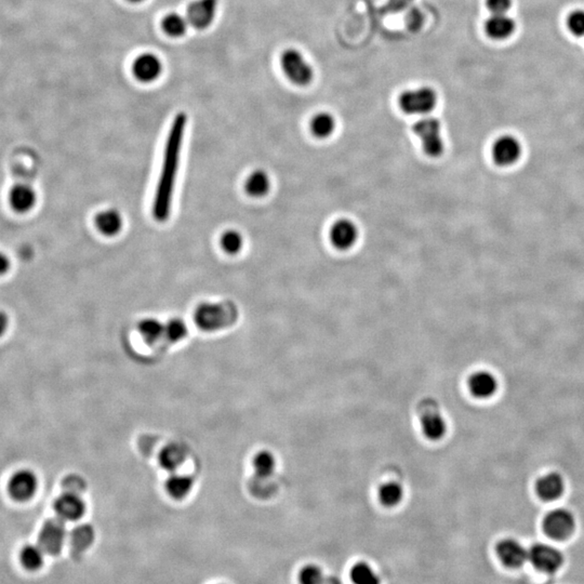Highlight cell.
I'll list each match as a JSON object with an SVG mask.
<instances>
[{"instance_id": "1", "label": "cell", "mask_w": 584, "mask_h": 584, "mask_svg": "<svg viewBox=\"0 0 584 584\" xmlns=\"http://www.w3.org/2000/svg\"><path fill=\"white\" fill-rule=\"evenodd\" d=\"M188 126V116L184 113L176 114L166 139L161 171L156 184L153 197L152 213L157 222L167 221L171 216L176 179L180 170L182 157L185 129Z\"/></svg>"}, {"instance_id": "2", "label": "cell", "mask_w": 584, "mask_h": 584, "mask_svg": "<svg viewBox=\"0 0 584 584\" xmlns=\"http://www.w3.org/2000/svg\"><path fill=\"white\" fill-rule=\"evenodd\" d=\"M237 317L238 311L232 302L201 303L194 312V322L203 331H218L230 327Z\"/></svg>"}, {"instance_id": "3", "label": "cell", "mask_w": 584, "mask_h": 584, "mask_svg": "<svg viewBox=\"0 0 584 584\" xmlns=\"http://www.w3.org/2000/svg\"><path fill=\"white\" fill-rule=\"evenodd\" d=\"M525 156L523 140L512 134H503L497 137L490 145V157L492 163L499 168L516 167Z\"/></svg>"}, {"instance_id": "4", "label": "cell", "mask_w": 584, "mask_h": 584, "mask_svg": "<svg viewBox=\"0 0 584 584\" xmlns=\"http://www.w3.org/2000/svg\"><path fill=\"white\" fill-rule=\"evenodd\" d=\"M413 132L421 141L422 149L428 156L437 158L444 153L445 143L440 120L424 116L415 122Z\"/></svg>"}, {"instance_id": "5", "label": "cell", "mask_w": 584, "mask_h": 584, "mask_svg": "<svg viewBox=\"0 0 584 584\" xmlns=\"http://www.w3.org/2000/svg\"><path fill=\"white\" fill-rule=\"evenodd\" d=\"M437 95L430 87L405 91L398 97V105L408 115L425 116L435 109Z\"/></svg>"}, {"instance_id": "6", "label": "cell", "mask_w": 584, "mask_h": 584, "mask_svg": "<svg viewBox=\"0 0 584 584\" xmlns=\"http://www.w3.org/2000/svg\"><path fill=\"white\" fill-rule=\"evenodd\" d=\"M280 65L287 78L297 86H307L313 80V68L298 50H285L280 57Z\"/></svg>"}, {"instance_id": "7", "label": "cell", "mask_w": 584, "mask_h": 584, "mask_svg": "<svg viewBox=\"0 0 584 584\" xmlns=\"http://www.w3.org/2000/svg\"><path fill=\"white\" fill-rule=\"evenodd\" d=\"M528 560L537 570L544 573H555L564 564V555L554 546L536 543L528 550Z\"/></svg>"}, {"instance_id": "8", "label": "cell", "mask_w": 584, "mask_h": 584, "mask_svg": "<svg viewBox=\"0 0 584 584\" xmlns=\"http://www.w3.org/2000/svg\"><path fill=\"white\" fill-rule=\"evenodd\" d=\"M66 539V527L64 521L50 519L43 524L39 531L38 546L48 555H58L63 548Z\"/></svg>"}, {"instance_id": "9", "label": "cell", "mask_w": 584, "mask_h": 584, "mask_svg": "<svg viewBox=\"0 0 584 584\" xmlns=\"http://www.w3.org/2000/svg\"><path fill=\"white\" fill-rule=\"evenodd\" d=\"M575 519L573 513L566 509H557L546 515L543 529L548 537L555 540H565L573 533Z\"/></svg>"}, {"instance_id": "10", "label": "cell", "mask_w": 584, "mask_h": 584, "mask_svg": "<svg viewBox=\"0 0 584 584\" xmlns=\"http://www.w3.org/2000/svg\"><path fill=\"white\" fill-rule=\"evenodd\" d=\"M10 208L18 215H25L34 210L38 203V194L32 185L18 183L14 185L8 193Z\"/></svg>"}, {"instance_id": "11", "label": "cell", "mask_w": 584, "mask_h": 584, "mask_svg": "<svg viewBox=\"0 0 584 584\" xmlns=\"http://www.w3.org/2000/svg\"><path fill=\"white\" fill-rule=\"evenodd\" d=\"M218 0H194L186 11V20L196 30L209 28L215 20Z\"/></svg>"}, {"instance_id": "12", "label": "cell", "mask_w": 584, "mask_h": 584, "mask_svg": "<svg viewBox=\"0 0 584 584\" xmlns=\"http://www.w3.org/2000/svg\"><path fill=\"white\" fill-rule=\"evenodd\" d=\"M38 487V479L30 469H21L12 475L8 484L10 496L14 500L24 502L33 498Z\"/></svg>"}, {"instance_id": "13", "label": "cell", "mask_w": 584, "mask_h": 584, "mask_svg": "<svg viewBox=\"0 0 584 584\" xmlns=\"http://www.w3.org/2000/svg\"><path fill=\"white\" fill-rule=\"evenodd\" d=\"M163 73L161 60L154 53H142L132 63V74L143 84H151L157 80Z\"/></svg>"}, {"instance_id": "14", "label": "cell", "mask_w": 584, "mask_h": 584, "mask_svg": "<svg viewBox=\"0 0 584 584\" xmlns=\"http://www.w3.org/2000/svg\"><path fill=\"white\" fill-rule=\"evenodd\" d=\"M497 556L504 566L519 568L528 561V550L515 539L501 540L496 546Z\"/></svg>"}, {"instance_id": "15", "label": "cell", "mask_w": 584, "mask_h": 584, "mask_svg": "<svg viewBox=\"0 0 584 584\" xmlns=\"http://www.w3.org/2000/svg\"><path fill=\"white\" fill-rule=\"evenodd\" d=\"M359 235V228L354 222L349 219H340L334 222L330 228V242L336 249L348 250L356 244Z\"/></svg>"}, {"instance_id": "16", "label": "cell", "mask_w": 584, "mask_h": 584, "mask_svg": "<svg viewBox=\"0 0 584 584\" xmlns=\"http://www.w3.org/2000/svg\"><path fill=\"white\" fill-rule=\"evenodd\" d=\"M58 517L64 521H74L84 516L86 506L78 494L65 492L55 502Z\"/></svg>"}, {"instance_id": "17", "label": "cell", "mask_w": 584, "mask_h": 584, "mask_svg": "<svg viewBox=\"0 0 584 584\" xmlns=\"http://www.w3.org/2000/svg\"><path fill=\"white\" fill-rule=\"evenodd\" d=\"M95 226L100 234L105 237H115L124 228V218L118 210L109 208L97 212L95 216Z\"/></svg>"}, {"instance_id": "18", "label": "cell", "mask_w": 584, "mask_h": 584, "mask_svg": "<svg viewBox=\"0 0 584 584\" xmlns=\"http://www.w3.org/2000/svg\"><path fill=\"white\" fill-rule=\"evenodd\" d=\"M421 429L428 440L437 442L446 435L447 422L440 411L429 410L422 415Z\"/></svg>"}, {"instance_id": "19", "label": "cell", "mask_w": 584, "mask_h": 584, "mask_svg": "<svg viewBox=\"0 0 584 584\" xmlns=\"http://www.w3.org/2000/svg\"><path fill=\"white\" fill-rule=\"evenodd\" d=\"M469 388L474 396L485 400L497 392L498 381L496 377L488 371H477L469 378Z\"/></svg>"}, {"instance_id": "20", "label": "cell", "mask_w": 584, "mask_h": 584, "mask_svg": "<svg viewBox=\"0 0 584 584\" xmlns=\"http://www.w3.org/2000/svg\"><path fill=\"white\" fill-rule=\"evenodd\" d=\"M271 189V176L264 170H255L245 180V192L253 198H263L269 194Z\"/></svg>"}, {"instance_id": "21", "label": "cell", "mask_w": 584, "mask_h": 584, "mask_svg": "<svg viewBox=\"0 0 584 584\" xmlns=\"http://www.w3.org/2000/svg\"><path fill=\"white\" fill-rule=\"evenodd\" d=\"M565 483L558 473L546 474L537 484L538 494L543 500L552 501L560 498L564 492Z\"/></svg>"}, {"instance_id": "22", "label": "cell", "mask_w": 584, "mask_h": 584, "mask_svg": "<svg viewBox=\"0 0 584 584\" xmlns=\"http://www.w3.org/2000/svg\"><path fill=\"white\" fill-rule=\"evenodd\" d=\"M488 36L494 39H504L511 36L515 30V23L506 14H494L485 25Z\"/></svg>"}, {"instance_id": "23", "label": "cell", "mask_w": 584, "mask_h": 584, "mask_svg": "<svg viewBox=\"0 0 584 584\" xmlns=\"http://www.w3.org/2000/svg\"><path fill=\"white\" fill-rule=\"evenodd\" d=\"M95 529L92 526L79 525L72 530L70 535V546L76 553H82L90 548L91 544L95 541Z\"/></svg>"}, {"instance_id": "24", "label": "cell", "mask_w": 584, "mask_h": 584, "mask_svg": "<svg viewBox=\"0 0 584 584\" xmlns=\"http://www.w3.org/2000/svg\"><path fill=\"white\" fill-rule=\"evenodd\" d=\"M336 120L331 114L322 112L311 120L312 134L318 139L329 138L336 130Z\"/></svg>"}, {"instance_id": "25", "label": "cell", "mask_w": 584, "mask_h": 584, "mask_svg": "<svg viewBox=\"0 0 584 584\" xmlns=\"http://www.w3.org/2000/svg\"><path fill=\"white\" fill-rule=\"evenodd\" d=\"M45 554L46 553L43 552V548L38 544H28L21 550V564L28 570H38L43 565Z\"/></svg>"}, {"instance_id": "26", "label": "cell", "mask_w": 584, "mask_h": 584, "mask_svg": "<svg viewBox=\"0 0 584 584\" xmlns=\"http://www.w3.org/2000/svg\"><path fill=\"white\" fill-rule=\"evenodd\" d=\"M186 458V452L179 445H169L161 450L159 455V463L168 471L178 469Z\"/></svg>"}, {"instance_id": "27", "label": "cell", "mask_w": 584, "mask_h": 584, "mask_svg": "<svg viewBox=\"0 0 584 584\" xmlns=\"http://www.w3.org/2000/svg\"><path fill=\"white\" fill-rule=\"evenodd\" d=\"M404 499V488L397 482H388L379 489V500L384 506L393 508L402 502Z\"/></svg>"}, {"instance_id": "28", "label": "cell", "mask_w": 584, "mask_h": 584, "mask_svg": "<svg viewBox=\"0 0 584 584\" xmlns=\"http://www.w3.org/2000/svg\"><path fill=\"white\" fill-rule=\"evenodd\" d=\"M220 247L226 255H236L244 247V236L240 230L228 228L220 236Z\"/></svg>"}, {"instance_id": "29", "label": "cell", "mask_w": 584, "mask_h": 584, "mask_svg": "<svg viewBox=\"0 0 584 584\" xmlns=\"http://www.w3.org/2000/svg\"><path fill=\"white\" fill-rule=\"evenodd\" d=\"M350 577L354 584H381L379 575L365 562L355 564L351 569Z\"/></svg>"}, {"instance_id": "30", "label": "cell", "mask_w": 584, "mask_h": 584, "mask_svg": "<svg viewBox=\"0 0 584 584\" xmlns=\"http://www.w3.org/2000/svg\"><path fill=\"white\" fill-rule=\"evenodd\" d=\"M189 22L186 18L179 14H169L161 21L164 32L170 37H182L188 31Z\"/></svg>"}, {"instance_id": "31", "label": "cell", "mask_w": 584, "mask_h": 584, "mask_svg": "<svg viewBox=\"0 0 584 584\" xmlns=\"http://www.w3.org/2000/svg\"><path fill=\"white\" fill-rule=\"evenodd\" d=\"M192 487V479L185 475L171 476L166 483L168 494L174 499H183L188 496Z\"/></svg>"}, {"instance_id": "32", "label": "cell", "mask_w": 584, "mask_h": 584, "mask_svg": "<svg viewBox=\"0 0 584 584\" xmlns=\"http://www.w3.org/2000/svg\"><path fill=\"white\" fill-rule=\"evenodd\" d=\"M253 469L260 479H267L275 471V457L269 451H261L253 458Z\"/></svg>"}, {"instance_id": "33", "label": "cell", "mask_w": 584, "mask_h": 584, "mask_svg": "<svg viewBox=\"0 0 584 584\" xmlns=\"http://www.w3.org/2000/svg\"><path fill=\"white\" fill-rule=\"evenodd\" d=\"M139 332L147 343H155L165 334V326L156 318H147L139 324Z\"/></svg>"}, {"instance_id": "34", "label": "cell", "mask_w": 584, "mask_h": 584, "mask_svg": "<svg viewBox=\"0 0 584 584\" xmlns=\"http://www.w3.org/2000/svg\"><path fill=\"white\" fill-rule=\"evenodd\" d=\"M188 334V327L184 322L179 318L170 319L165 325V336L171 342H178L185 338Z\"/></svg>"}, {"instance_id": "35", "label": "cell", "mask_w": 584, "mask_h": 584, "mask_svg": "<svg viewBox=\"0 0 584 584\" xmlns=\"http://www.w3.org/2000/svg\"><path fill=\"white\" fill-rule=\"evenodd\" d=\"M326 575L317 565H307L301 570L299 579L301 584H323Z\"/></svg>"}, {"instance_id": "36", "label": "cell", "mask_w": 584, "mask_h": 584, "mask_svg": "<svg viewBox=\"0 0 584 584\" xmlns=\"http://www.w3.org/2000/svg\"><path fill=\"white\" fill-rule=\"evenodd\" d=\"M569 30L577 35L583 36L584 35V11H575L569 16Z\"/></svg>"}, {"instance_id": "37", "label": "cell", "mask_w": 584, "mask_h": 584, "mask_svg": "<svg viewBox=\"0 0 584 584\" xmlns=\"http://www.w3.org/2000/svg\"><path fill=\"white\" fill-rule=\"evenodd\" d=\"M64 488H65V492L79 494V492L84 490L85 483L78 476H68V479H64Z\"/></svg>"}, {"instance_id": "38", "label": "cell", "mask_w": 584, "mask_h": 584, "mask_svg": "<svg viewBox=\"0 0 584 584\" xmlns=\"http://www.w3.org/2000/svg\"><path fill=\"white\" fill-rule=\"evenodd\" d=\"M512 1L511 0H487L488 10L494 14H506L510 9Z\"/></svg>"}, {"instance_id": "39", "label": "cell", "mask_w": 584, "mask_h": 584, "mask_svg": "<svg viewBox=\"0 0 584 584\" xmlns=\"http://www.w3.org/2000/svg\"><path fill=\"white\" fill-rule=\"evenodd\" d=\"M12 262L5 251L0 250V277L7 275L11 270Z\"/></svg>"}, {"instance_id": "40", "label": "cell", "mask_w": 584, "mask_h": 584, "mask_svg": "<svg viewBox=\"0 0 584 584\" xmlns=\"http://www.w3.org/2000/svg\"><path fill=\"white\" fill-rule=\"evenodd\" d=\"M413 0H388V6L394 11H402L411 5Z\"/></svg>"}, {"instance_id": "41", "label": "cell", "mask_w": 584, "mask_h": 584, "mask_svg": "<svg viewBox=\"0 0 584 584\" xmlns=\"http://www.w3.org/2000/svg\"><path fill=\"white\" fill-rule=\"evenodd\" d=\"M9 327V317L5 312L0 311V336H3Z\"/></svg>"}, {"instance_id": "42", "label": "cell", "mask_w": 584, "mask_h": 584, "mask_svg": "<svg viewBox=\"0 0 584 584\" xmlns=\"http://www.w3.org/2000/svg\"><path fill=\"white\" fill-rule=\"evenodd\" d=\"M323 584H342V582H341L339 578L334 577V575H329V577L325 578Z\"/></svg>"}, {"instance_id": "43", "label": "cell", "mask_w": 584, "mask_h": 584, "mask_svg": "<svg viewBox=\"0 0 584 584\" xmlns=\"http://www.w3.org/2000/svg\"><path fill=\"white\" fill-rule=\"evenodd\" d=\"M128 1H130V3L137 4V3H141V1H143V0H128Z\"/></svg>"}]
</instances>
